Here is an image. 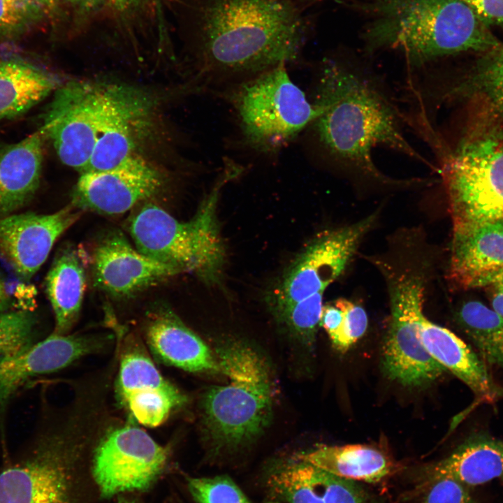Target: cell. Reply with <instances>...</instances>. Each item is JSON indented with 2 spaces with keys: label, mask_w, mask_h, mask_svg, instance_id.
<instances>
[{
  "label": "cell",
  "mask_w": 503,
  "mask_h": 503,
  "mask_svg": "<svg viewBox=\"0 0 503 503\" xmlns=\"http://www.w3.org/2000/svg\"><path fill=\"white\" fill-rule=\"evenodd\" d=\"M268 483L287 503H322L302 462L293 460L275 471L270 475Z\"/></svg>",
  "instance_id": "cell-29"
},
{
  "label": "cell",
  "mask_w": 503,
  "mask_h": 503,
  "mask_svg": "<svg viewBox=\"0 0 503 503\" xmlns=\"http://www.w3.org/2000/svg\"><path fill=\"white\" fill-rule=\"evenodd\" d=\"M10 305V298L3 282L0 278V313L7 311Z\"/></svg>",
  "instance_id": "cell-41"
},
{
  "label": "cell",
  "mask_w": 503,
  "mask_h": 503,
  "mask_svg": "<svg viewBox=\"0 0 503 503\" xmlns=\"http://www.w3.org/2000/svg\"><path fill=\"white\" fill-rule=\"evenodd\" d=\"M493 293L490 296L491 308L503 316V288L491 287Z\"/></svg>",
  "instance_id": "cell-40"
},
{
  "label": "cell",
  "mask_w": 503,
  "mask_h": 503,
  "mask_svg": "<svg viewBox=\"0 0 503 503\" xmlns=\"http://www.w3.org/2000/svg\"><path fill=\"white\" fill-rule=\"evenodd\" d=\"M38 3H39L41 6H43L45 4H49L52 0H34Z\"/></svg>",
  "instance_id": "cell-45"
},
{
  "label": "cell",
  "mask_w": 503,
  "mask_h": 503,
  "mask_svg": "<svg viewBox=\"0 0 503 503\" xmlns=\"http://www.w3.org/2000/svg\"><path fill=\"white\" fill-rule=\"evenodd\" d=\"M503 288V269L481 277L473 282L471 288L478 287ZM470 288V289H471Z\"/></svg>",
  "instance_id": "cell-39"
},
{
  "label": "cell",
  "mask_w": 503,
  "mask_h": 503,
  "mask_svg": "<svg viewBox=\"0 0 503 503\" xmlns=\"http://www.w3.org/2000/svg\"><path fill=\"white\" fill-rule=\"evenodd\" d=\"M450 94L477 99L492 115L503 118V45L486 52Z\"/></svg>",
  "instance_id": "cell-28"
},
{
  "label": "cell",
  "mask_w": 503,
  "mask_h": 503,
  "mask_svg": "<svg viewBox=\"0 0 503 503\" xmlns=\"http://www.w3.org/2000/svg\"><path fill=\"white\" fill-rule=\"evenodd\" d=\"M187 486L197 503H250L227 476L189 477Z\"/></svg>",
  "instance_id": "cell-33"
},
{
  "label": "cell",
  "mask_w": 503,
  "mask_h": 503,
  "mask_svg": "<svg viewBox=\"0 0 503 503\" xmlns=\"http://www.w3.org/2000/svg\"><path fill=\"white\" fill-rule=\"evenodd\" d=\"M342 320V312L334 302L323 305L319 323L328 333L333 346L340 336Z\"/></svg>",
  "instance_id": "cell-38"
},
{
  "label": "cell",
  "mask_w": 503,
  "mask_h": 503,
  "mask_svg": "<svg viewBox=\"0 0 503 503\" xmlns=\"http://www.w3.org/2000/svg\"><path fill=\"white\" fill-rule=\"evenodd\" d=\"M291 1L298 5V3H304V2L308 1L309 0H291Z\"/></svg>",
  "instance_id": "cell-46"
},
{
  "label": "cell",
  "mask_w": 503,
  "mask_h": 503,
  "mask_svg": "<svg viewBox=\"0 0 503 503\" xmlns=\"http://www.w3.org/2000/svg\"><path fill=\"white\" fill-rule=\"evenodd\" d=\"M370 10L368 48L396 50L412 65L502 45L462 0H375Z\"/></svg>",
  "instance_id": "cell-3"
},
{
  "label": "cell",
  "mask_w": 503,
  "mask_h": 503,
  "mask_svg": "<svg viewBox=\"0 0 503 503\" xmlns=\"http://www.w3.org/2000/svg\"><path fill=\"white\" fill-rule=\"evenodd\" d=\"M391 323L382 349V365L392 380L408 386H423L446 370L428 353L421 339L424 290L400 283L388 291Z\"/></svg>",
  "instance_id": "cell-12"
},
{
  "label": "cell",
  "mask_w": 503,
  "mask_h": 503,
  "mask_svg": "<svg viewBox=\"0 0 503 503\" xmlns=\"http://www.w3.org/2000/svg\"><path fill=\"white\" fill-rule=\"evenodd\" d=\"M194 34L200 75L255 76L297 59L306 31L291 0H196Z\"/></svg>",
  "instance_id": "cell-1"
},
{
  "label": "cell",
  "mask_w": 503,
  "mask_h": 503,
  "mask_svg": "<svg viewBox=\"0 0 503 503\" xmlns=\"http://www.w3.org/2000/svg\"><path fill=\"white\" fill-rule=\"evenodd\" d=\"M152 102L138 89L108 85L106 112L85 172L114 168L136 154L137 130L151 110Z\"/></svg>",
  "instance_id": "cell-17"
},
{
  "label": "cell",
  "mask_w": 503,
  "mask_h": 503,
  "mask_svg": "<svg viewBox=\"0 0 503 503\" xmlns=\"http://www.w3.org/2000/svg\"><path fill=\"white\" fill-rule=\"evenodd\" d=\"M214 351L227 383L207 388L201 409L207 443L218 454L245 446L267 428L276 385L266 358L249 343L226 339Z\"/></svg>",
  "instance_id": "cell-4"
},
{
  "label": "cell",
  "mask_w": 503,
  "mask_h": 503,
  "mask_svg": "<svg viewBox=\"0 0 503 503\" xmlns=\"http://www.w3.org/2000/svg\"><path fill=\"white\" fill-rule=\"evenodd\" d=\"M146 337L152 351L165 363L191 372L220 374L214 351L170 311L154 314Z\"/></svg>",
  "instance_id": "cell-20"
},
{
  "label": "cell",
  "mask_w": 503,
  "mask_h": 503,
  "mask_svg": "<svg viewBox=\"0 0 503 503\" xmlns=\"http://www.w3.org/2000/svg\"><path fill=\"white\" fill-rule=\"evenodd\" d=\"M117 386L118 395L130 413L148 427L161 425L187 400L138 347L127 349L122 354Z\"/></svg>",
  "instance_id": "cell-16"
},
{
  "label": "cell",
  "mask_w": 503,
  "mask_h": 503,
  "mask_svg": "<svg viewBox=\"0 0 503 503\" xmlns=\"http://www.w3.org/2000/svg\"><path fill=\"white\" fill-rule=\"evenodd\" d=\"M427 486L419 503H476L466 487L452 479L428 480Z\"/></svg>",
  "instance_id": "cell-36"
},
{
  "label": "cell",
  "mask_w": 503,
  "mask_h": 503,
  "mask_svg": "<svg viewBox=\"0 0 503 503\" xmlns=\"http://www.w3.org/2000/svg\"><path fill=\"white\" fill-rule=\"evenodd\" d=\"M103 342L94 335L54 333L0 361V410L31 378L68 366L99 350Z\"/></svg>",
  "instance_id": "cell-18"
},
{
  "label": "cell",
  "mask_w": 503,
  "mask_h": 503,
  "mask_svg": "<svg viewBox=\"0 0 503 503\" xmlns=\"http://www.w3.org/2000/svg\"><path fill=\"white\" fill-rule=\"evenodd\" d=\"M314 103L321 110L313 122L318 139L345 168L386 184L414 182L415 180H393L378 169L372 151L380 146L430 166L408 142L397 108L368 73L340 61H326Z\"/></svg>",
  "instance_id": "cell-2"
},
{
  "label": "cell",
  "mask_w": 503,
  "mask_h": 503,
  "mask_svg": "<svg viewBox=\"0 0 503 503\" xmlns=\"http://www.w3.org/2000/svg\"><path fill=\"white\" fill-rule=\"evenodd\" d=\"M305 465L322 503H372L367 493L354 481L337 476L307 463Z\"/></svg>",
  "instance_id": "cell-32"
},
{
  "label": "cell",
  "mask_w": 503,
  "mask_h": 503,
  "mask_svg": "<svg viewBox=\"0 0 503 503\" xmlns=\"http://www.w3.org/2000/svg\"><path fill=\"white\" fill-rule=\"evenodd\" d=\"M163 184L159 172L136 154L114 168L80 173L71 205L101 214H120L156 194Z\"/></svg>",
  "instance_id": "cell-13"
},
{
  "label": "cell",
  "mask_w": 503,
  "mask_h": 503,
  "mask_svg": "<svg viewBox=\"0 0 503 503\" xmlns=\"http://www.w3.org/2000/svg\"><path fill=\"white\" fill-rule=\"evenodd\" d=\"M45 286L55 317L54 333L66 335L78 318L86 286L84 263L78 251L72 246L59 251Z\"/></svg>",
  "instance_id": "cell-26"
},
{
  "label": "cell",
  "mask_w": 503,
  "mask_h": 503,
  "mask_svg": "<svg viewBox=\"0 0 503 503\" xmlns=\"http://www.w3.org/2000/svg\"><path fill=\"white\" fill-rule=\"evenodd\" d=\"M117 503H139V502L135 499L120 497L118 499Z\"/></svg>",
  "instance_id": "cell-44"
},
{
  "label": "cell",
  "mask_w": 503,
  "mask_h": 503,
  "mask_svg": "<svg viewBox=\"0 0 503 503\" xmlns=\"http://www.w3.org/2000/svg\"><path fill=\"white\" fill-rule=\"evenodd\" d=\"M427 475L428 480L449 478L465 486L503 479V440L485 433L472 435L449 456L432 465Z\"/></svg>",
  "instance_id": "cell-24"
},
{
  "label": "cell",
  "mask_w": 503,
  "mask_h": 503,
  "mask_svg": "<svg viewBox=\"0 0 503 503\" xmlns=\"http://www.w3.org/2000/svg\"><path fill=\"white\" fill-rule=\"evenodd\" d=\"M285 64L253 76L231 92L245 143L256 152H279L321 114L290 78Z\"/></svg>",
  "instance_id": "cell-7"
},
{
  "label": "cell",
  "mask_w": 503,
  "mask_h": 503,
  "mask_svg": "<svg viewBox=\"0 0 503 503\" xmlns=\"http://www.w3.org/2000/svg\"><path fill=\"white\" fill-rule=\"evenodd\" d=\"M453 236L503 219V131L473 129L446 156L441 169Z\"/></svg>",
  "instance_id": "cell-6"
},
{
  "label": "cell",
  "mask_w": 503,
  "mask_h": 503,
  "mask_svg": "<svg viewBox=\"0 0 503 503\" xmlns=\"http://www.w3.org/2000/svg\"><path fill=\"white\" fill-rule=\"evenodd\" d=\"M81 211L71 204L52 214L13 213L0 217V256L20 278L29 280Z\"/></svg>",
  "instance_id": "cell-14"
},
{
  "label": "cell",
  "mask_w": 503,
  "mask_h": 503,
  "mask_svg": "<svg viewBox=\"0 0 503 503\" xmlns=\"http://www.w3.org/2000/svg\"><path fill=\"white\" fill-rule=\"evenodd\" d=\"M118 10H124L137 3L140 0H108Z\"/></svg>",
  "instance_id": "cell-43"
},
{
  "label": "cell",
  "mask_w": 503,
  "mask_h": 503,
  "mask_svg": "<svg viewBox=\"0 0 503 503\" xmlns=\"http://www.w3.org/2000/svg\"><path fill=\"white\" fill-rule=\"evenodd\" d=\"M323 293H316L295 303L275 317L291 335L307 347H312L315 341Z\"/></svg>",
  "instance_id": "cell-30"
},
{
  "label": "cell",
  "mask_w": 503,
  "mask_h": 503,
  "mask_svg": "<svg viewBox=\"0 0 503 503\" xmlns=\"http://www.w3.org/2000/svg\"><path fill=\"white\" fill-rule=\"evenodd\" d=\"M241 171L238 164L225 160L214 185L187 222L179 221L157 205L144 204L128 223L136 248L181 272H193L208 284L217 283L226 258L217 218L218 199L222 188Z\"/></svg>",
  "instance_id": "cell-5"
},
{
  "label": "cell",
  "mask_w": 503,
  "mask_h": 503,
  "mask_svg": "<svg viewBox=\"0 0 503 503\" xmlns=\"http://www.w3.org/2000/svg\"><path fill=\"white\" fill-rule=\"evenodd\" d=\"M108 85L73 80L60 86L40 128L60 161L85 171L108 106Z\"/></svg>",
  "instance_id": "cell-10"
},
{
  "label": "cell",
  "mask_w": 503,
  "mask_h": 503,
  "mask_svg": "<svg viewBox=\"0 0 503 503\" xmlns=\"http://www.w3.org/2000/svg\"><path fill=\"white\" fill-rule=\"evenodd\" d=\"M376 211L355 223L326 231L305 247L273 289L275 316L326 288L344 272L378 217Z\"/></svg>",
  "instance_id": "cell-9"
},
{
  "label": "cell",
  "mask_w": 503,
  "mask_h": 503,
  "mask_svg": "<svg viewBox=\"0 0 503 503\" xmlns=\"http://www.w3.org/2000/svg\"><path fill=\"white\" fill-rule=\"evenodd\" d=\"M293 460L341 478L370 483L381 481L395 467L386 453L366 444L323 445L299 453Z\"/></svg>",
  "instance_id": "cell-25"
},
{
  "label": "cell",
  "mask_w": 503,
  "mask_h": 503,
  "mask_svg": "<svg viewBox=\"0 0 503 503\" xmlns=\"http://www.w3.org/2000/svg\"><path fill=\"white\" fill-rule=\"evenodd\" d=\"M92 268L94 285L117 298H129L182 273L134 249L118 232L108 235L96 247Z\"/></svg>",
  "instance_id": "cell-15"
},
{
  "label": "cell",
  "mask_w": 503,
  "mask_h": 503,
  "mask_svg": "<svg viewBox=\"0 0 503 503\" xmlns=\"http://www.w3.org/2000/svg\"><path fill=\"white\" fill-rule=\"evenodd\" d=\"M455 319L487 363L503 369V316L477 300L464 302Z\"/></svg>",
  "instance_id": "cell-27"
},
{
  "label": "cell",
  "mask_w": 503,
  "mask_h": 503,
  "mask_svg": "<svg viewBox=\"0 0 503 503\" xmlns=\"http://www.w3.org/2000/svg\"><path fill=\"white\" fill-rule=\"evenodd\" d=\"M451 252L449 275L462 288L503 269V219L453 236Z\"/></svg>",
  "instance_id": "cell-23"
},
{
  "label": "cell",
  "mask_w": 503,
  "mask_h": 503,
  "mask_svg": "<svg viewBox=\"0 0 503 503\" xmlns=\"http://www.w3.org/2000/svg\"><path fill=\"white\" fill-rule=\"evenodd\" d=\"M333 302L343 315L341 332L334 347L345 353L365 334L368 325L367 316L361 306L347 299L339 298Z\"/></svg>",
  "instance_id": "cell-34"
},
{
  "label": "cell",
  "mask_w": 503,
  "mask_h": 503,
  "mask_svg": "<svg viewBox=\"0 0 503 503\" xmlns=\"http://www.w3.org/2000/svg\"><path fill=\"white\" fill-rule=\"evenodd\" d=\"M60 85L54 73L34 61L0 54V122L27 113Z\"/></svg>",
  "instance_id": "cell-21"
},
{
  "label": "cell",
  "mask_w": 503,
  "mask_h": 503,
  "mask_svg": "<svg viewBox=\"0 0 503 503\" xmlns=\"http://www.w3.org/2000/svg\"><path fill=\"white\" fill-rule=\"evenodd\" d=\"M169 449L146 432L125 425L110 431L95 449L94 480L103 498L149 489L163 472Z\"/></svg>",
  "instance_id": "cell-11"
},
{
  "label": "cell",
  "mask_w": 503,
  "mask_h": 503,
  "mask_svg": "<svg viewBox=\"0 0 503 503\" xmlns=\"http://www.w3.org/2000/svg\"><path fill=\"white\" fill-rule=\"evenodd\" d=\"M35 325L36 317L28 310L0 313V361L33 344Z\"/></svg>",
  "instance_id": "cell-31"
},
{
  "label": "cell",
  "mask_w": 503,
  "mask_h": 503,
  "mask_svg": "<svg viewBox=\"0 0 503 503\" xmlns=\"http://www.w3.org/2000/svg\"><path fill=\"white\" fill-rule=\"evenodd\" d=\"M70 430L43 435L0 472V503H76L75 469L84 441Z\"/></svg>",
  "instance_id": "cell-8"
},
{
  "label": "cell",
  "mask_w": 503,
  "mask_h": 503,
  "mask_svg": "<svg viewBox=\"0 0 503 503\" xmlns=\"http://www.w3.org/2000/svg\"><path fill=\"white\" fill-rule=\"evenodd\" d=\"M40 5L34 0H0V36H17L36 15Z\"/></svg>",
  "instance_id": "cell-35"
},
{
  "label": "cell",
  "mask_w": 503,
  "mask_h": 503,
  "mask_svg": "<svg viewBox=\"0 0 503 503\" xmlns=\"http://www.w3.org/2000/svg\"><path fill=\"white\" fill-rule=\"evenodd\" d=\"M46 140L39 127L16 143L0 145V217L13 214L36 194Z\"/></svg>",
  "instance_id": "cell-19"
},
{
  "label": "cell",
  "mask_w": 503,
  "mask_h": 503,
  "mask_svg": "<svg viewBox=\"0 0 503 503\" xmlns=\"http://www.w3.org/2000/svg\"><path fill=\"white\" fill-rule=\"evenodd\" d=\"M80 8L90 9L101 4L103 0H66Z\"/></svg>",
  "instance_id": "cell-42"
},
{
  "label": "cell",
  "mask_w": 503,
  "mask_h": 503,
  "mask_svg": "<svg viewBox=\"0 0 503 503\" xmlns=\"http://www.w3.org/2000/svg\"><path fill=\"white\" fill-rule=\"evenodd\" d=\"M486 24H503V0H462Z\"/></svg>",
  "instance_id": "cell-37"
},
{
  "label": "cell",
  "mask_w": 503,
  "mask_h": 503,
  "mask_svg": "<svg viewBox=\"0 0 503 503\" xmlns=\"http://www.w3.org/2000/svg\"><path fill=\"white\" fill-rule=\"evenodd\" d=\"M421 339L432 357L462 381L480 399L491 402L503 396V389L495 384L483 361L449 329L425 318Z\"/></svg>",
  "instance_id": "cell-22"
}]
</instances>
